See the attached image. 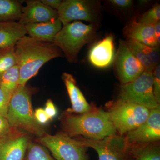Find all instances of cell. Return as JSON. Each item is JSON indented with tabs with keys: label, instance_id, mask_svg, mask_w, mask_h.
Returning a JSON list of instances; mask_svg holds the SVG:
<instances>
[{
	"label": "cell",
	"instance_id": "6da1fadb",
	"mask_svg": "<svg viewBox=\"0 0 160 160\" xmlns=\"http://www.w3.org/2000/svg\"><path fill=\"white\" fill-rule=\"evenodd\" d=\"M17 65L20 72L19 85L26 86L38 74L46 62L62 56V52L52 42H43L25 36L14 46Z\"/></svg>",
	"mask_w": 160,
	"mask_h": 160
},
{
	"label": "cell",
	"instance_id": "7a4b0ae2",
	"mask_svg": "<svg viewBox=\"0 0 160 160\" xmlns=\"http://www.w3.org/2000/svg\"><path fill=\"white\" fill-rule=\"evenodd\" d=\"M60 120L62 132L71 138L82 136L88 139L99 140L118 134L108 112L94 106L83 114L65 111Z\"/></svg>",
	"mask_w": 160,
	"mask_h": 160
},
{
	"label": "cell",
	"instance_id": "3957f363",
	"mask_svg": "<svg viewBox=\"0 0 160 160\" xmlns=\"http://www.w3.org/2000/svg\"><path fill=\"white\" fill-rule=\"evenodd\" d=\"M31 91L26 86L19 85L9 100L7 118L10 126L38 138L46 134L42 125L37 122L31 103Z\"/></svg>",
	"mask_w": 160,
	"mask_h": 160
},
{
	"label": "cell",
	"instance_id": "277c9868",
	"mask_svg": "<svg viewBox=\"0 0 160 160\" xmlns=\"http://www.w3.org/2000/svg\"><path fill=\"white\" fill-rule=\"evenodd\" d=\"M97 26L75 21L62 26L52 43L64 52L70 63L77 62L79 52L94 36Z\"/></svg>",
	"mask_w": 160,
	"mask_h": 160
},
{
	"label": "cell",
	"instance_id": "5b68a950",
	"mask_svg": "<svg viewBox=\"0 0 160 160\" xmlns=\"http://www.w3.org/2000/svg\"><path fill=\"white\" fill-rule=\"evenodd\" d=\"M109 117L118 133L123 136L136 129L147 119L150 109L131 102L118 99L112 103Z\"/></svg>",
	"mask_w": 160,
	"mask_h": 160
},
{
	"label": "cell",
	"instance_id": "8992f818",
	"mask_svg": "<svg viewBox=\"0 0 160 160\" xmlns=\"http://www.w3.org/2000/svg\"><path fill=\"white\" fill-rule=\"evenodd\" d=\"M36 142L51 152L55 160H89L87 148L62 132L38 138Z\"/></svg>",
	"mask_w": 160,
	"mask_h": 160
},
{
	"label": "cell",
	"instance_id": "52a82bcc",
	"mask_svg": "<svg viewBox=\"0 0 160 160\" xmlns=\"http://www.w3.org/2000/svg\"><path fill=\"white\" fill-rule=\"evenodd\" d=\"M153 71H144L134 81L121 85L118 99L155 109L160 105L153 94Z\"/></svg>",
	"mask_w": 160,
	"mask_h": 160
},
{
	"label": "cell",
	"instance_id": "ba28073f",
	"mask_svg": "<svg viewBox=\"0 0 160 160\" xmlns=\"http://www.w3.org/2000/svg\"><path fill=\"white\" fill-rule=\"evenodd\" d=\"M77 137L75 139L84 146L95 150L98 160H134L130 152V144L123 136L114 135L99 140Z\"/></svg>",
	"mask_w": 160,
	"mask_h": 160
},
{
	"label": "cell",
	"instance_id": "9c48e42d",
	"mask_svg": "<svg viewBox=\"0 0 160 160\" xmlns=\"http://www.w3.org/2000/svg\"><path fill=\"white\" fill-rule=\"evenodd\" d=\"M57 11L63 26L79 20L95 24L98 16V6L94 2L85 0L62 1Z\"/></svg>",
	"mask_w": 160,
	"mask_h": 160
},
{
	"label": "cell",
	"instance_id": "30bf717a",
	"mask_svg": "<svg viewBox=\"0 0 160 160\" xmlns=\"http://www.w3.org/2000/svg\"><path fill=\"white\" fill-rule=\"evenodd\" d=\"M113 62L121 85L132 82L145 71L142 65L122 40H120Z\"/></svg>",
	"mask_w": 160,
	"mask_h": 160
},
{
	"label": "cell",
	"instance_id": "8fae6325",
	"mask_svg": "<svg viewBox=\"0 0 160 160\" xmlns=\"http://www.w3.org/2000/svg\"><path fill=\"white\" fill-rule=\"evenodd\" d=\"M129 144H149L159 142L160 140V105L150 109L144 123L136 129L126 133Z\"/></svg>",
	"mask_w": 160,
	"mask_h": 160
},
{
	"label": "cell",
	"instance_id": "7c38bea8",
	"mask_svg": "<svg viewBox=\"0 0 160 160\" xmlns=\"http://www.w3.org/2000/svg\"><path fill=\"white\" fill-rule=\"evenodd\" d=\"M29 133L13 128L0 139V160H24L29 142Z\"/></svg>",
	"mask_w": 160,
	"mask_h": 160
},
{
	"label": "cell",
	"instance_id": "4fadbf2b",
	"mask_svg": "<svg viewBox=\"0 0 160 160\" xmlns=\"http://www.w3.org/2000/svg\"><path fill=\"white\" fill-rule=\"evenodd\" d=\"M26 2V6L22 8V14L18 21L24 26L50 22L58 18L57 10L46 6L41 1L29 0Z\"/></svg>",
	"mask_w": 160,
	"mask_h": 160
},
{
	"label": "cell",
	"instance_id": "5bb4252c",
	"mask_svg": "<svg viewBox=\"0 0 160 160\" xmlns=\"http://www.w3.org/2000/svg\"><path fill=\"white\" fill-rule=\"evenodd\" d=\"M115 57L114 38L111 34L94 44L88 55L90 63L98 68H106L111 66L114 62Z\"/></svg>",
	"mask_w": 160,
	"mask_h": 160
},
{
	"label": "cell",
	"instance_id": "9a60e30c",
	"mask_svg": "<svg viewBox=\"0 0 160 160\" xmlns=\"http://www.w3.org/2000/svg\"><path fill=\"white\" fill-rule=\"evenodd\" d=\"M127 39L153 47L159 46L156 39L154 25L139 22L133 20L123 30Z\"/></svg>",
	"mask_w": 160,
	"mask_h": 160
},
{
	"label": "cell",
	"instance_id": "2e32d148",
	"mask_svg": "<svg viewBox=\"0 0 160 160\" xmlns=\"http://www.w3.org/2000/svg\"><path fill=\"white\" fill-rule=\"evenodd\" d=\"M62 79L67 89L70 98L72 107L66 111L76 114H83L91 111L92 106L86 101V98L77 85V82L73 76L67 72L62 75Z\"/></svg>",
	"mask_w": 160,
	"mask_h": 160
},
{
	"label": "cell",
	"instance_id": "e0dca14e",
	"mask_svg": "<svg viewBox=\"0 0 160 160\" xmlns=\"http://www.w3.org/2000/svg\"><path fill=\"white\" fill-rule=\"evenodd\" d=\"M62 26L58 18L50 22L24 26L28 36L39 41L52 43Z\"/></svg>",
	"mask_w": 160,
	"mask_h": 160
},
{
	"label": "cell",
	"instance_id": "ac0fdd59",
	"mask_svg": "<svg viewBox=\"0 0 160 160\" xmlns=\"http://www.w3.org/2000/svg\"><path fill=\"white\" fill-rule=\"evenodd\" d=\"M26 34L25 27L18 22H0V49L13 47Z\"/></svg>",
	"mask_w": 160,
	"mask_h": 160
},
{
	"label": "cell",
	"instance_id": "d6986e66",
	"mask_svg": "<svg viewBox=\"0 0 160 160\" xmlns=\"http://www.w3.org/2000/svg\"><path fill=\"white\" fill-rule=\"evenodd\" d=\"M130 152L134 160H160L159 142L130 144Z\"/></svg>",
	"mask_w": 160,
	"mask_h": 160
},
{
	"label": "cell",
	"instance_id": "ffe728a7",
	"mask_svg": "<svg viewBox=\"0 0 160 160\" xmlns=\"http://www.w3.org/2000/svg\"><path fill=\"white\" fill-rule=\"evenodd\" d=\"M19 69L17 65L12 67L0 76V88L9 100L19 86Z\"/></svg>",
	"mask_w": 160,
	"mask_h": 160
},
{
	"label": "cell",
	"instance_id": "44dd1931",
	"mask_svg": "<svg viewBox=\"0 0 160 160\" xmlns=\"http://www.w3.org/2000/svg\"><path fill=\"white\" fill-rule=\"evenodd\" d=\"M22 8L19 1L0 0V22H18Z\"/></svg>",
	"mask_w": 160,
	"mask_h": 160
},
{
	"label": "cell",
	"instance_id": "7402d4cb",
	"mask_svg": "<svg viewBox=\"0 0 160 160\" xmlns=\"http://www.w3.org/2000/svg\"><path fill=\"white\" fill-rule=\"evenodd\" d=\"M125 42L133 55L142 65L145 71H153L156 67L155 65L149 57L140 49L137 42L128 39L126 40Z\"/></svg>",
	"mask_w": 160,
	"mask_h": 160
},
{
	"label": "cell",
	"instance_id": "603a6c76",
	"mask_svg": "<svg viewBox=\"0 0 160 160\" xmlns=\"http://www.w3.org/2000/svg\"><path fill=\"white\" fill-rule=\"evenodd\" d=\"M24 160H55L45 147L29 142Z\"/></svg>",
	"mask_w": 160,
	"mask_h": 160
},
{
	"label": "cell",
	"instance_id": "cb8c5ba5",
	"mask_svg": "<svg viewBox=\"0 0 160 160\" xmlns=\"http://www.w3.org/2000/svg\"><path fill=\"white\" fill-rule=\"evenodd\" d=\"M16 65L14 46L0 49V76Z\"/></svg>",
	"mask_w": 160,
	"mask_h": 160
},
{
	"label": "cell",
	"instance_id": "d4e9b609",
	"mask_svg": "<svg viewBox=\"0 0 160 160\" xmlns=\"http://www.w3.org/2000/svg\"><path fill=\"white\" fill-rule=\"evenodd\" d=\"M160 20V6L157 5L142 15L138 20L139 22L154 25Z\"/></svg>",
	"mask_w": 160,
	"mask_h": 160
},
{
	"label": "cell",
	"instance_id": "484cf974",
	"mask_svg": "<svg viewBox=\"0 0 160 160\" xmlns=\"http://www.w3.org/2000/svg\"><path fill=\"white\" fill-rule=\"evenodd\" d=\"M138 46L140 49L148 57L152 62L156 66L159 64L160 61V49L159 47H153L151 46H146L144 44L138 42Z\"/></svg>",
	"mask_w": 160,
	"mask_h": 160
},
{
	"label": "cell",
	"instance_id": "4316f807",
	"mask_svg": "<svg viewBox=\"0 0 160 160\" xmlns=\"http://www.w3.org/2000/svg\"><path fill=\"white\" fill-rule=\"evenodd\" d=\"M153 92L158 104L160 103V66L158 64L153 71Z\"/></svg>",
	"mask_w": 160,
	"mask_h": 160
},
{
	"label": "cell",
	"instance_id": "83f0119b",
	"mask_svg": "<svg viewBox=\"0 0 160 160\" xmlns=\"http://www.w3.org/2000/svg\"><path fill=\"white\" fill-rule=\"evenodd\" d=\"M13 128L9 125L7 118L0 114V139L9 134Z\"/></svg>",
	"mask_w": 160,
	"mask_h": 160
},
{
	"label": "cell",
	"instance_id": "f1b7e54d",
	"mask_svg": "<svg viewBox=\"0 0 160 160\" xmlns=\"http://www.w3.org/2000/svg\"><path fill=\"white\" fill-rule=\"evenodd\" d=\"M9 99L0 88V114L7 117Z\"/></svg>",
	"mask_w": 160,
	"mask_h": 160
},
{
	"label": "cell",
	"instance_id": "f546056e",
	"mask_svg": "<svg viewBox=\"0 0 160 160\" xmlns=\"http://www.w3.org/2000/svg\"><path fill=\"white\" fill-rule=\"evenodd\" d=\"M109 2L115 8L122 10L131 8L133 3L131 0H110Z\"/></svg>",
	"mask_w": 160,
	"mask_h": 160
},
{
	"label": "cell",
	"instance_id": "4dcf8cb0",
	"mask_svg": "<svg viewBox=\"0 0 160 160\" xmlns=\"http://www.w3.org/2000/svg\"><path fill=\"white\" fill-rule=\"evenodd\" d=\"M34 115L35 118L40 125L46 124L50 120L43 108H39L36 109L34 112Z\"/></svg>",
	"mask_w": 160,
	"mask_h": 160
},
{
	"label": "cell",
	"instance_id": "1f68e13d",
	"mask_svg": "<svg viewBox=\"0 0 160 160\" xmlns=\"http://www.w3.org/2000/svg\"><path fill=\"white\" fill-rule=\"evenodd\" d=\"M44 110L50 120H52L57 114V110L51 99L47 100Z\"/></svg>",
	"mask_w": 160,
	"mask_h": 160
},
{
	"label": "cell",
	"instance_id": "d6a6232c",
	"mask_svg": "<svg viewBox=\"0 0 160 160\" xmlns=\"http://www.w3.org/2000/svg\"><path fill=\"white\" fill-rule=\"evenodd\" d=\"M42 3L51 9L58 10L59 8L62 1L60 0H42Z\"/></svg>",
	"mask_w": 160,
	"mask_h": 160
},
{
	"label": "cell",
	"instance_id": "836d02e7",
	"mask_svg": "<svg viewBox=\"0 0 160 160\" xmlns=\"http://www.w3.org/2000/svg\"><path fill=\"white\" fill-rule=\"evenodd\" d=\"M154 33L157 42L160 44V22H158L154 25Z\"/></svg>",
	"mask_w": 160,
	"mask_h": 160
}]
</instances>
